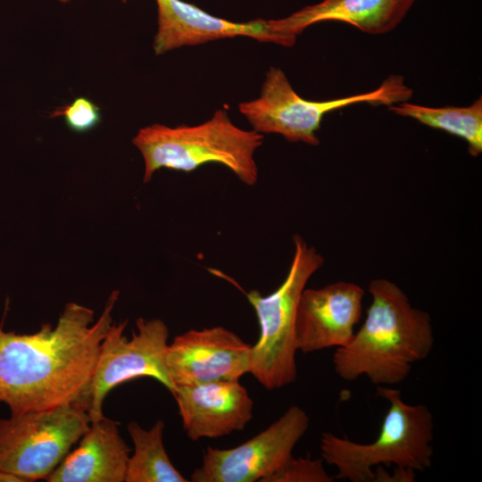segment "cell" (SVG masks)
<instances>
[{"mask_svg": "<svg viewBox=\"0 0 482 482\" xmlns=\"http://www.w3.org/2000/svg\"><path fill=\"white\" fill-rule=\"evenodd\" d=\"M113 291L94 321V311L66 304L57 324L44 323L33 334L0 327V403L11 415L74 404L87 388L100 346L112 325L119 297Z\"/></svg>", "mask_w": 482, "mask_h": 482, "instance_id": "6da1fadb", "label": "cell"}, {"mask_svg": "<svg viewBox=\"0 0 482 482\" xmlns=\"http://www.w3.org/2000/svg\"><path fill=\"white\" fill-rule=\"evenodd\" d=\"M368 291L371 303L366 318L352 339L336 348L333 367L345 381L365 376L377 386H391L404 381L413 364L431 353L432 320L388 279L371 280Z\"/></svg>", "mask_w": 482, "mask_h": 482, "instance_id": "7a4b0ae2", "label": "cell"}, {"mask_svg": "<svg viewBox=\"0 0 482 482\" xmlns=\"http://www.w3.org/2000/svg\"><path fill=\"white\" fill-rule=\"evenodd\" d=\"M263 138V134L254 129L238 128L225 110L219 109L199 125L144 127L132 143L144 159L145 183L162 168L189 172L204 164L219 163L245 185L254 186L258 180L254 154Z\"/></svg>", "mask_w": 482, "mask_h": 482, "instance_id": "3957f363", "label": "cell"}, {"mask_svg": "<svg viewBox=\"0 0 482 482\" xmlns=\"http://www.w3.org/2000/svg\"><path fill=\"white\" fill-rule=\"evenodd\" d=\"M378 395L387 400L388 410L376 440L356 443L331 432L320 440L321 458L337 470V478L352 482H372L373 468H397L425 471L434 454V421L428 407L405 403L401 392L392 386H377Z\"/></svg>", "mask_w": 482, "mask_h": 482, "instance_id": "277c9868", "label": "cell"}, {"mask_svg": "<svg viewBox=\"0 0 482 482\" xmlns=\"http://www.w3.org/2000/svg\"><path fill=\"white\" fill-rule=\"evenodd\" d=\"M294 254L281 285L271 294H246L256 313L260 336L251 347L250 370L266 389L294 383L297 377L295 325L298 303L312 275L324 264L323 256L299 235L293 237Z\"/></svg>", "mask_w": 482, "mask_h": 482, "instance_id": "5b68a950", "label": "cell"}, {"mask_svg": "<svg viewBox=\"0 0 482 482\" xmlns=\"http://www.w3.org/2000/svg\"><path fill=\"white\" fill-rule=\"evenodd\" d=\"M411 96L412 90L404 84L403 78L391 75L370 92L310 101L295 93L281 69L270 67L259 97L239 104L238 109L259 133L278 134L290 142L318 145L316 131L326 113L357 103L391 106L408 101Z\"/></svg>", "mask_w": 482, "mask_h": 482, "instance_id": "8992f818", "label": "cell"}, {"mask_svg": "<svg viewBox=\"0 0 482 482\" xmlns=\"http://www.w3.org/2000/svg\"><path fill=\"white\" fill-rule=\"evenodd\" d=\"M89 425L74 404L0 419V470L25 482L46 479Z\"/></svg>", "mask_w": 482, "mask_h": 482, "instance_id": "52a82bcc", "label": "cell"}, {"mask_svg": "<svg viewBox=\"0 0 482 482\" xmlns=\"http://www.w3.org/2000/svg\"><path fill=\"white\" fill-rule=\"evenodd\" d=\"M128 320L112 324L103 339L91 379L75 406L87 412L90 423L104 418L103 404L107 394L115 386L142 377L162 383L172 394L166 364L169 329L160 319H137V332L130 340L123 332Z\"/></svg>", "mask_w": 482, "mask_h": 482, "instance_id": "ba28073f", "label": "cell"}, {"mask_svg": "<svg viewBox=\"0 0 482 482\" xmlns=\"http://www.w3.org/2000/svg\"><path fill=\"white\" fill-rule=\"evenodd\" d=\"M307 413L290 406L264 430L230 449L207 447L192 482H265L293 456L309 428Z\"/></svg>", "mask_w": 482, "mask_h": 482, "instance_id": "9c48e42d", "label": "cell"}, {"mask_svg": "<svg viewBox=\"0 0 482 482\" xmlns=\"http://www.w3.org/2000/svg\"><path fill=\"white\" fill-rule=\"evenodd\" d=\"M252 345L221 326L190 329L168 344L165 364L177 386L239 380L250 370Z\"/></svg>", "mask_w": 482, "mask_h": 482, "instance_id": "30bf717a", "label": "cell"}, {"mask_svg": "<svg viewBox=\"0 0 482 482\" xmlns=\"http://www.w3.org/2000/svg\"><path fill=\"white\" fill-rule=\"evenodd\" d=\"M364 295L361 286L345 281L320 288L305 287L295 316L297 351L310 353L345 346L362 318Z\"/></svg>", "mask_w": 482, "mask_h": 482, "instance_id": "8fae6325", "label": "cell"}, {"mask_svg": "<svg viewBox=\"0 0 482 482\" xmlns=\"http://www.w3.org/2000/svg\"><path fill=\"white\" fill-rule=\"evenodd\" d=\"M158 29L154 40L156 54L217 39L249 37L261 42L292 46L295 37L275 33L269 20L235 22L213 16L193 4L181 0H156Z\"/></svg>", "mask_w": 482, "mask_h": 482, "instance_id": "7c38bea8", "label": "cell"}, {"mask_svg": "<svg viewBox=\"0 0 482 482\" xmlns=\"http://www.w3.org/2000/svg\"><path fill=\"white\" fill-rule=\"evenodd\" d=\"M172 395L193 441L243 430L253 418V401L239 380L177 386Z\"/></svg>", "mask_w": 482, "mask_h": 482, "instance_id": "4fadbf2b", "label": "cell"}, {"mask_svg": "<svg viewBox=\"0 0 482 482\" xmlns=\"http://www.w3.org/2000/svg\"><path fill=\"white\" fill-rule=\"evenodd\" d=\"M119 423L107 419L90 423L48 482H123L130 448L121 437Z\"/></svg>", "mask_w": 482, "mask_h": 482, "instance_id": "5bb4252c", "label": "cell"}, {"mask_svg": "<svg viewBox=\"0 0 482 482\" xmlns=\"http://www.w3.org/2000/svg\"><path fill=\"white\" fill-rule=\"evenodd\" d=\"M414 0H323L291 15L269 20L272 30L295 37L306 28L325 21H338L369 34H384L403 19Z\"/></svg>", "mask_w": 482, "mask_h": 482, "instance_id": "9a60e30c", "label": "cell"}, {"mask_svg": "<svg viewBox=\"0 0 482 482\" xmlns=\"http://www.w3.org/2000/svg\"><path fill=\"white\" fill-rule=\"evenodd\" d=\"M164 422L157 420L148 430L131 421L128 431L134 444L129 457L125 482H187L173 466L163 445Z\"/></svg>", "mask_w": 482, "mask_h": 482, "instance_id": "2e32d148", "label": "cell"}, {"mask_svg": "<svg viewBox=\"0 0 482 482\" xmlns=\"http://www.w3.org/2000/svg\"><path fill=\"white\" fill-rule=\"evenodd\" d=\"M390 110L464 139L472 156L482 152V97L467 107L433 108L403 102L391 105Z\"/></svg>", "mask_w": 482, "mask_h": 482, "instance_id": "e0dca14e", "label": "cell"}, {"mask_svg": "<svg viewBox=\"0 0 482 482\" xmlns=\"http://www.w3.org/2000/svg\"><path fill=\"white\" fill-rule=\"evenodd\" d=\"M323 459L292 456L278 470L265 482H332L336 478L328 475L323 465Z\"/></svg>", "mask_w": 482, "mask_h": 482, "instance_id": "ac0fdd59", "label": "cell"}, {"mask_svg": "<svg viewBox=\"0 0 482 482\" xmlns=\"http://www.w3.org/2000/svg\"><path fill=\"white\" fill-rule=\"evenodd\" d=\"M54 117L62 116L66 125L81 133L94 129L100 121V109L87 97H78L70 104L54 111Z\"/></svg>", "mask_w": 482, "mask_h": 482, "instance_id": "d6986e66", "label": "cell"}, {"mask_svg": "<svg viewBox=\"0 0 482 482\" xmlns=\"http://www.w3.org/2000/svg\"><path fill=\"white\" fill-rule=\"evenodd\" d=\"M395 470L394 475H390L384 470L382 465L377 466L372 482H412L415 479L414 470L397 467H395Z\"/></svg>", "mask_w": 482, "mask_h": 482, "instance_id": "ffe728a7", "label": "cell"}, {"mask_svg": "<svg viewBox=\"0 0 482 482\" xmlns=\"http://www.w3.org/2000/svg\"><path fill=\"white\" fill-rule=\"evenodd\" d=\"M0 482H25V480L11 472L0 470Z\"/></svg>", "mask_w": 482, "mask_h": 482, "instance_id": "44dd1931", "label": "cell"}, {"mask_svg": "<svg viewBox=\"0 0 482 482\" xmlns=\"http://www.w3.org/2000/svg\"><path fill=\"white\" fill-rule=\"evenodd\" d=\"M69 1H70V0H60V2H62V3H67V2H69ZM122 1H123V2H126V1H128V0H122Z\"/></svg>", "mask_w": 482, "mask_h": 482, "instance_id": "7402d4cb", "label": "cell"}]
</instances>
